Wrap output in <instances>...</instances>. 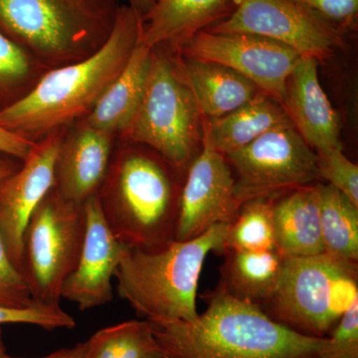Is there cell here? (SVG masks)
<instances>
[{"label": "cell", "instance_id": "25", "mask_svg": "<svg viewBox=\"0 0 358 358\" xmlns=\"http://www.w3.org/2000/svg\"><path fill=\"white\" fill-rule=\"evenodd\" d=\"M273 199H254L242 205L228 226L223 255L230 251H270L275 249Z\"/></svg>", "mask_w": 358, "mask_h": 358}, {"label": "cell", "instance_id": "11", "mask_svg": "<svg viewBox=\"0 0 358 358\" xmlns=\"http://www.w3.org/2000/svg\"><path fill=\"white\" fill-rule=\"evenodd\" d=\"M176 52L236 71L282 106L289 78L301 58L291 47L266 37L208 30L193 35Z\"/></svg>", "mask_w": 358, "mask_h": 358}, {"label": "cell", "instance_id": "6", "mask_svg": "<svg viewBox=\"0 0 358 358\" xmlns=\"http://www.w3.org/2000/svg\"><path fill=\"white\" fill-rule=\"evenodd\" d=\"M357 301V264L324 253L285 257L277 289L261 308L296 333L322 338Z\"/></svg>", "mask_w": 358, "mask_h": 358}, {"label": "cell", "instance_id": "24", "mask_svg": "<svg viewBox=\"0 0 358 358\" xmlns=\"http://www.w3.org/2000/svg\"><path fill=\"white\" fill-rule=\"evenodd\" d=\"M84 358H162L148 320H128L96 331L85 341Z\"/></svg>", "mask_w": 358, "mask_h": 358}, {"label": "cell", "instance_id": "12", "mask_svg": "<svg viewBox=\"0 0 358 358\" xmlns=\"http://www.w3.org/2000/svg\"><path fill=\"white\" fill-rule=\"evenodd\" d=\"M240 208L232 169L225 155L214 148L203 124L202 152L186 169L176 240L187 241L216 224H230Z\"/></svg>", "mask_w": 358, "mask_h": 358}, {"label": "cell", "instance_id": "15", "mask_svg": "<svg viewBox=\"0 0 358 358\" xmlns=\"http://www.w3.org/2000/svg\"><path fill=\"white\" fill-rule=\"evenodd\" d=\"M115 138L84 119L66 128L54 166L53 187L63 199L83 205L96 196L109 169Z\"/></svg>", "mask_w": 358, "mask_h": 358}, {"label": "cell", "instance_id": "4", "mask_svg": "<svg viewBox=\"0 0 358 358\" xmlns=\"http://www.w3.org/2000/svg\"><path fill=\"white\" fill-rule=\"evenodd\" d=\"M229 224H216L187 241L174 240L155 251L124 247L115 277L117 293L148 322L199 317L197 289L209 253L223 255Z\"/></svg>", "mask_w": 358, "mask_h": 358}, {"label": "cell", "instance_id": "22", "mask_svg": "<svg viewBox=\"0 0 358 358\" xmlns=\"http://www.w3.org/2000/svg\"><path fill=\"white\" fill-rule=\"evenodd\" d=\"M292 122L281 103L259 92L230 114L202 122L214 148L228 155L251 143L262 134Z\"/></svg>", "mask_w": 358, "mask_h": 358}, {"label": "cell", "instance_id": "26", "mask_svg": "<svg viewBox=\"0 0 358 358\" xmlns=\"http://www.w3.org/2000/svg\"><path fill=\"white\" fill-rule=\"evenodd\" d=\"M46 72L28 52L0 31V112L24 98Z\"/></svg>", "mask_w": 358, "mask_h": 358}, {"label": "cell", "instance_id": "32", "mask_svg": "<svg viewBox=\"0 0 358 358\" xmlns=\"http://www.w3.org/2000/svg\"><path fill=\"white\" fill-rule=\"evenodd\" d=\"M34 147L35 143L23 140L0 127V152L13 155L24 162Z\"/></svg>", "mask_w": 358, "mask_h": 358}, {"label": "cell", "instance_id": "1", "mask_svg": "<svg viewBox=\"0 0 358 358\" xmlns=\"http://www.w3.org/2000/svg\"><path fill=\"white\" fill-rule=\"evenodd\" d=\"M141 17L122 4L112 34L91 57L45 73L17 103L0 112V127L37 143L85 119L121 74L140 39Z\"/></svg>", "mask_w": 358, "mask_h": 358}, {"label": "cell", "instance_id": "7", "mask_svg": "<svg viewBox=\"0 0 358 358\" xmlns=\"http://www.w3.org/2000/svg\"><path fill=\"white\" fill-rule=\"evenodd\" d=\"M201 113L176 59L152 49L147 87L138 112L117 138L145 145L186 171L200 140Z\"/></svg>", "mask_w": 358, "mask_h": 358}, {"label": "cell", "instance_id": "21", "mask_svg": "<svg viewBox=\"0 0 358 358\" xmlns=\"http://www.w3.org/2000/svg\"><path fill=\"white\" fill-rule=\"evenodd\" d=\"M224 255L218 288L234 298L262 308L277 289L285 257L277 250L230 251Z\"/></svg>", "mask_w": 358, "mask_h": 358}, {"label": "cell", "instance_id": "20", "mask_svg": "<svg viewBox=\"0 0 358 358\" xmlns=\"http://www.w3.org/2000/svg\"><path fill=\"white\" fill-rule=\"evenodd\" d=\"M152 49L138 42L121 74L106 90L85 122L119 136L133 121L147 87Z\"/></svg>", "mask_w": 358, "mask_h": 358}, {"label": "cell", "instance_id": "31", "mask_svg": "<svg viewBox=\"0 0 358 358\" xmlns=\"http://www.w3.org/2000/svg\"><path fill=\"white\" fill-rule=\"evenodd\" d=\"M319 13L322 17L341 21L355 17L358 0H296Z\"/></svg>", "mask_w": 358, "mask_h": 358}, {"label": "cell", "instance_id": "34", "mask_svg": "<svg viewBox=\"0 0 358 358\" xmlns=\"http://www.w3.org/2000/svg\"><path fill=\"white\" fill-rule=\"evenodd\" d=\"M23 160L13 155L0 152V181L17 171L22 166Z\"/></svg>", "mask_w": 358, "mask_h": 358}, {"label": "cell", "instance_id": "33", "mask_svg": "<svg viewBox=\"0 0 358 358\" xmlns=\"http://www.w3.org/2000/svg\"><path fill=\"white\" fill-rule=\"evenodd\" d=\"M85 343H80L78 345L70 348H62V350H56V352L46 355V357L39 358H84ZM0 358H22L13 357L6 352V350L0 352Z\"/></svg>", "mask_w": 358, "mask_h": 358}, {"label": "cell", "instance_id": "23", "mask_svg": "<svg viewBox=\"0 0 358 358\" xmlns=\"http://www.w3.org/2000/svg\"><path fill=\"white\" fill-rule=\"evenodd\" d=\"M319 189L324 253L357 264L358 206L333 185L319 183Z\"/></svg>", "mask_w": 358, "mask_h": 358}, {"label": "cell", "instance_id": "27", "mask_svg": "<svg viewBox=\"0 0 358 358\" xmlns=\"http://www.w3.org/2000/svg\"><path fill=\"white\" fill-rule=\"evenodd\" d=\"M317 155L320 179L338 188L358 206V166L343 155V148Z\"/></svg>", "mask_w": 358, "mask_h": 358}, {"label": "cell", "instance_id": "35", "mask_svg": "<svg viewBox=\"0 0 358 358\" xmlns=\"http://www.w3.org/2000/svg\"><path fill=\"white\" fill-rule=\"evenodd\" d=\"M155 2V0H129V6L143 18L154 6Z\"/></svg>", "mask_w": 358, "mask_h": 358}, {"label": "cell", "instance_id": "29", "mask_svg": "<svg viewBox=\"0 0 358 358\" xmlns=\"http://www.w3.org/2000/svg\"><path fill=\"white\" fill-rule=\"evenodd\" d=\"M38 305L33 301L22 273L11 262L0 235V307L26 308Z\"/></svg>", "mask_w": 358, "mask_h": 358}, {"label": "cell", "instance_id": "14", "mask_svg": "<svg viewBox=\"0 0 358 358\" xmlns=\"http://www.w3.org/2000/svg\"><path fill=\"white\" fill-rule=\"evenodd\" d=\"M84 205L83 247L76 267L61 291V298L76 303L81 310L101 307L113 300L112 279L126 247L110 232L96 197H91Z\"/></svg>", "mask_w": 358, "mask_h": 358}, {"label": "cell", "instance_id": "19", "mask_svg": "<svg viewBox=\"0 0 358 358\" xmlns=\"http://www.w3.org/2000/svg\"><path fill=\"white\" fill-rule=\"evenodd\" d=\"M176 62L200 113L209 120L230 114L260 92L251 81L226 66L188 57Z\"/></svg>", "mask_w": 358, "mask_h": 358}, {"label": "cell", "instance_id": "28", "mask_svg": "<svg viewBox=\"0 0 358 358\" xmlns=\"http://www.w3.org/2000/svg\"><path fill=\"white\" fill-rule=\"evenodd\" d=\"M9 324H32L47 329L76 327V322L60 306L35 305L26 308L0 307V327Z\"/></svg>", "mask_w": 358, "mask_h": 358}, {"label": "cell", "instance_id": "3", "mask_svg": "<svg viewBox=\"0 0 358 358\" xmlns=\"http://www.w3.org/2000/svg\"><path fill=\"white\" fill-rule=\"evenodd\" d=\"M120 143L96 194L103 218L124 246L164 248L176 240L185 171L145 145Z\"/></svg>", "mask_w": 358, "mask_h": 358}, {"label": "cell", "instance_id": "5", "mask_svg": "<svg viewBox=\"0 0 358 358\" xmlns=\"http://www.w3.org/2000/svg\"><path fill=\"white\" fill-rule=\"evenodd\" d=\"M121 6L120 0H0V31L48 72L100 50Z\"/></svg>", "mask_w": 358, "mask_h": 358}, {"label": "cell", "instance_id": "13", "mask_svg": "<svg viewBox=\"0 0 358 358\" xmlns=\"http://www.w3.org/2000/svg\"><path fill=\"white\" fill-rule=\"evenodd\" d=\"M65 129H59L35 143L20 169L0 181V235L11 262L21 273L25 228L37 205L53 187L54 166Z\"/></svg>", "mask_w": 358, "mask_h": 358}, {"label": "cell", "instance_id": "17", "mask_svg": "<svg viewBox=\"0 0 358 358\" xmlns=\"http://www.w3.org/2000/svg\"><path fill=\"white\" fill-rule=\"evenodd\" d=\"M231 0H155L143 18L140 43L148 48L179 47L227 13Z\"/></svg>", "mask_w": 358, "mask_h": 358}, {"label": "cell", "instance_id": "9", "mask_svg": "<svg viewBox=\"0 0 358 358\" xmlns=\"http://www.w3.org/2000/svg\"><path fill=\"white\" fill-rule=\"evenodd\" d=\"M225 157L236 174L235 194L241 206L254 199H277L320 179L317 154L292 122Z\"/></svg>", "mask_w": 358, "mask_h": 358}, {"label": "cell", "instance_id": "10", "mask_svg": "<svg viewBox=\"0 0 358 358\" xmlns=\"http://www.w3.org/2000/svg\"><path fill=\"white\" fill-rule=\"evenodd\" d=\"M236 8L208 29L214 33H245L275 40L301 57L319 61L341 46L338 30L319 13L296 0H234Z\"/></svg>", "mask_w": 358, "mask_h": 358}, {"label": "cell", "instance_id": "36", "mask_svg": "<svg viewBox=\"0 0 358 358\" xmlns=\"http://www.w3.org/2000/svg\"><path fill=\"white\" fill-rule=\"evenodd\" d=\"M1 350H6V345H4L3 341V331H2V327H0V352Z\"/></svg>", "mask_w": 358, "mask_h": 358}, {"label": "cell", "instance_id": "8", "mask_svg": "<svg viewBox=\"0 0 358 358\" xmlns=\"http://www.w3.org/2000/svg\"><path fill=\"white\" fill-rule=\"evenodd\" d=\"M85 233V205L68 201L52 187L23 235L22 273L35 303L60 306L63 284L76 267Z\"/></svg>", "mask_w": 358, "mask_h": 358}, {"label": "cell", "instance_id": "30", "mask_svg": "<svg viewBox=\"0 0 358 358\" xmlns=\"http://www.w3.org/2000/svg\"><path fill=\"white\" fill-rule=\"evenodd\" d=\"M322 358H358V301L343 313L327 336Z\"/></svg>", "mask_w": 358, "mask_h": 358}, {"label": "cell", "instance_id": "18", "mask_svg": "<svg viewBox=\"0 0 358 358\" xmlns=\"http://www.w3.org/2000/svg\"><path fill=\"white\" fill-rule=\"evenodd\" d=\"M272 216L275 249L282 257L324 253L319 183L303 186L273 199Z\"/></svg>", "mask_w": 358, "mask_h": 358}, {"label": "cell", "instance_id": "2", "mask_svg": "<svg viewBox=\"0 0 358 358\" xmlns=\"http://www.w3.org/2000/svg\"><path fill=\"white\" fill-rule=\"evenodd\" d=\"M207 296L206 310L196 319L150 322L162 358L322 357L327 338L296 333L218 287Z\"/></svg>", "mask_w": 358, "mask_h": 358}, {"label": "cell", "instance_id": "16", "mask_svg": "<svg viewBox=\"0 0 358 358\" xmlns=\"http://www.w3.org/2000/svg\"><path fill=\"white\" fill-rule=\"evenodd\" d=\"M317 61L301 57L287 83L282 107L294 128L319 154L343 148L339 117L320 84Z\"/></svg>", "mask_w": 358, "mask_h": 358}]
</instances>
